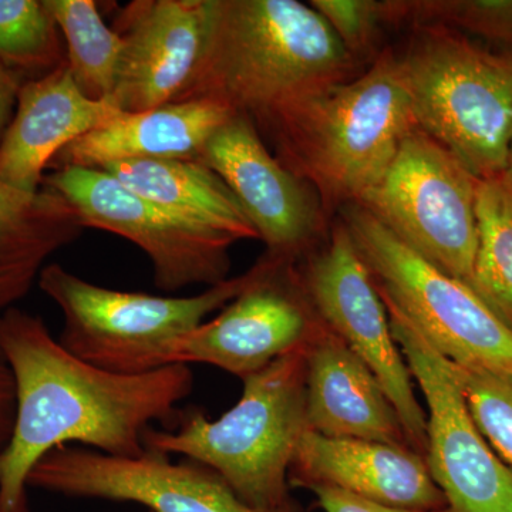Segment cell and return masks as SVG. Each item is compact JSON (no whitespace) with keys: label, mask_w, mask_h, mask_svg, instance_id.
Wrapping results in <instances>:
<instances>
[{"label":"cell","mask_w":512,"mask_h":512,"mask_svg":"<svg viewBox=\"0 0 512 512\" xmlns=\"http://www.w3.org/2000/svg\"><path fill=\"white\" fill-rule=\"evenodd\" d=\"M306 349L242 380L241 399L220 419L191 412L178 430H148L146 450L180 454L210 468L255 510L298 512L289 494V470L309 430Z\"/></svg>","instance_id":"277c9868"},{"label":"cell","mask_w":512,"mask_h":512,"mask_svg":"<svg viewBox=\"0 0 512 512\" xmlns=\"http://www.w3.org/2000/svg\"><path fill=\"white\" fill-rule=\"evenodd\" d=\"M64 45L67 66L90 100L109 101L116 87L124 42L106 25L94 0H46Z\"/></svg>","instance_id":"7402d4cb"},{"label":"cell","mask_w":512,"mask_h":512,"mask_svg":"<svg viewBox=\"0 0 512 512\" xmlns=\"http://www.w3.org/2000/svg\"><path fill=\"white\" fill-rule=\"evenodd\" d=\"M416 128L399 57L306 101L264 130L276 157L318 192L326 212L362 204Z\"/></svg>","instance_id":"3957f363"},{"label":"cell","mask_w":512,"mask_h":512,"mask_svg":"<svg viewBox=\"0 0 512 512\" xmlns=\"http://www.w3.org/2000/svg\"><path fill=\"white\" fill-rule=\"evenodd\" d=\"M84 227L62 195L26 192L0 181V313L22 301L47 259L72 244Z\"/></svg>","instance_id":"ffe728a7"},{"label":"cell","mask_w":512,"mask_h":512,"mask_svg":"<svg viewBox=\"0 0 512 512\" xmlns=\"http://www.w3.org/2000/svg\"><path fill=\"white\" fill-rule=\"evenodd\" d=\"M197 161L234 192L266 254L296 262L318 239L326 215L318 192L269 151L247 117L218 128Z\"/></svg>","instance_id":"5bb4252c"},{"label":"cell","mask_w":512,"mask_h":512,"mask_svg":"<svg viewBox=\"0 0 512 512\" xmlns=\"http://www.w3.org/2000/svg\"><path fill=\"white\" fill-rule=\"evenodd\" d=\"M343 224L375 279L384 305L457 366L512 375V329L464 282L404 245L362 205Z\"/></svg>","instance_id":"52a82bcc"},{"label":"cell","mask_w":512,"mask_h":512,"mask_svg":"<svg viewBox=\"0 0 512 512\" xmlns=\"http://www.w3.org/2000/svg\"><path fill=\"white\" fill-rule=\"evenodd\" d=\"M0 62L23 83L67 63L66 45L46 0H0Z\"/></svg>","instance_id":"cb8c5ba5"},{"label":"cell","mask_w":512,"mask_h":512,"mask_svg":"<svg viewBox=\"0 0 512 512\" xmlns=\"http://www.w3.org/2000/svg\"><path fill=\"white\" fill-rule=\"evenodd\" d=\"M214 0H136L119 10L123 39L110 103L138 113L174 103L200 63Z\"/></svg>","instance_id":"9a60e30c"},{"label":"cell","mask_w":512,"mask_h":512,"mask_svg":"<svg viewBox=\"0 0 512 512\" xmlns=\"http://www.w3.org/2000/svg\"><path fill=\"white\" fill-rule=\"evenodd\" d=\"M298 274L319 319L375 373L402 420L410 447L426 458L427 413L393 338L375 279L343 222L332 229L328 245L298 268Z\"/></svg>","instance_id":"8fae6325"},{"label":"cell","mask_w":512,"mask_h":512,"mask_svg":"<svg viewBox=\"0 0 512 512\" xmlns=\"http://www.w3.org/2000/svg\"><path fill=\"white\" fill-rule=\"evenodd\" d=\"M306 490H311L315 494L320 508L325 512H448L447 508L436 511H417L389 507V505L375 503L328 485H312Z\"/></svg>","instance_id":"83f0119b"},{"label":"cell","mask_w":512,"mask_h":512,"mask_svg":"<svg viewBox=\"0 0 512 512\" xmlns=\"http://www.w3.org/2000/svg\"><path fill=\"white\" fill-rule=\"evenodd\" d=\"M397 20L461 29L512 47V0H394Z\"/></svg>","instance_id":"d4e9b609"},{"label":"cell","mask_w":512,"mask_h":512,"mask_svg":"<svg viewBox=\"0 0 512 512\" xmlns=\"http://www.w3.org/2000/svg\"><path fill=\"white\" fill-rule=\"evenodd\" d=\"M16 414L15 379L0 348V427L13 430Z\"/></svg>","instance_id":"f546056e"},{"label":"cell","mask_w":512,"mask_h":512,"mask_svg":"<svg viewBox=\"0 0 512 512\" xmlns=\"http://www.w3.org/2000/svg\"><path fill=\"white\" fill-rule=\"evenodd\" d=\"M121 113L109 101L84 96L67 63L23 83L0 140V181L26 192L42 190L45 170L63 148Z\"/></svg>","instance_id":"e0dca14e"},{"label":"cell","mask_w":512,"mask_h":512,"mask_svg":"<svg viewBox=\"0 0 512 512\" xmlns=\"http://www.w3.org/2000/svg\"><path fill=\"white\" fill-rule=\"evenodd\" d=\"M0 348L16 390L15 423L0 454V512H30V473L56 448L143 456L147 431L170 420L194 390L190 366L130 376L89 365L53 338L45 320L18 306L0 313Z\"/></svg>","instance_id":"6da1fadb"},{"label":"cell","mask_w":512,"mask_h":512,"mask_svg":"<svg viewBox=\"0 0 512 512\" xmlns=\"http://www.w3.org/2000/svg\"><path fill=\"white\" fill-rule=\"evenodd\" d=\"M103 170L148 200L237 242L259 239L234 192L198 161H120Z\"/></svg>","instance_id":"44dd1931"},{"label":"cell","mask_w":512,"mask_h":512,"mask_svg":"<svg viewBox=\"0 0 512 512\" xmlns=\"http://www.w3.org/2000/svg\"><path fill=\"white\" fill-rule=\"evenodd\" d=\"M28 487L70 498L143 505L150 512H268L255 510L215 471L146 450L116 457L92 448L64 446L33 468Z\"/></svg>","instance_id":"4fadbf2b"},{"label":"cell","mask_w":512,"mask_h":512,"mask_svg":"<svg viewBox=\"0 0 512 512\" xmlns=\"http://www.w3.org/2000/svg\"><path fill=\"white\" fill-rule=\"evenodd\" d=\"M454 370L478 430L512 467V375L457 365Z\"/></svg>","instance_id":"484cf974"},{"label":"cell","mask_w":512,"mask_h":512,"mask_svg":"<svg viewBox=\"0 0 512 512\" xmlns=\"http://www.w3.org/2000/svg\"><path fill=\"white\" fill-rule=\"evenodd\" d=\"M22 80L0 62V140L5 134L13 114H15L16 103Z\"/></svg>","instance_id":"f1b7e54d"},{"label":"cell","mask_w":512,"mask_h":512,"mask_svg":"<svg viewBox=\"0 0 512 512\" xmlns=\"http://www.w3.org/2000/svg\"><path fill=\"white\" fill-rule=\"evenodd\" d=\"M399 59L416 127L478 180L507 171L512 143V55L453 29L421 26Z\"/></svg>","instance_id":"5b68a950"},{"label":"cell","mask_w":512,"mask_h":512,"mask_svg":"<svg viewBox=\"0 0 512 512\" xmlns=\"http://www.w3.org/2000/svg\"><path fill=\"white\" fill-rule=\"evenodd\" d=\"M305 382L309 430L412 448L375 373L326 326L306 349Z\"/></svg>","instance_id":"ac0fdd59"},{"label":"cell","mask_w":512,"mask_h":512,"mask_svg":"<svg viewBox=\"0 0 512 512\" xmlns=\"http://www.w3.org/2000/svg\"><path fill=\"white\" fill-rule=\"evenodd\" d=\"M476 215L470 288L512 329V185L505 175L478 181Z\"/></svg>","instance_id":"603a6c76"},{"label":"cell","mask_w":512,"mask_h":512,"mask_svg":"<svg viewBox=\"0 0 512 512\" xmlns=\"http://www.w3.org/2000/svg\"><path fill=\"white\" fill-rule=\"evenodd\" d=\"M386 309L393 338L426 400V463L448 512H512V467L478 430L453 363Z\"/></svg>","instance_id":"30bf717a"},{"label":"cell","mask_w":512,"mask_h":512,"mask_svg":"<svg viewBox=\"0 0 512 512\" xmlns=\"http://www.w3.org/2000/svg\"><path fill=\"white\" fill-rule=\"evenodd\" d=\"M296 262L265 254L255 276L215 318L205 320L168 352V366L210 365L244 380L279 357L308 348L322 330Z\"/></svg>","instance_id":"7c38bea8"},{"label":"cell","mask_w":512,"mask_h":512,"mask_svg":"<svg viewBox=\"0 0 512 512\" xmlns=\"http://www.w3.org/2000/svg\"><path fill=\"white\" fill-rule=\"evenodd\" d=\"M289 484L302 488L328 485L404 510L447 508L426 458L412 448L377 441L332 439L312 430L303 434L296 448Z\"/></svg>","instance_id":"2e32d148"},{"label":"cell","mask_w":512,"mask_h":512,"mask_svg":"<svg viewBox=\"0 0 512 512\" xmlns=\"http://www.w3.org/2000/svg\"><path fill=\"white\" fill-rule=\"evenodd\" d=\"M478 178L414 128L363 208L431 265L470 286L478 247Z\"/></svg>","instance_id":"ba28073f"},{"label":"cell","mask_w":512,"mask_h":512,"mask_svg":"<svg viewBox=\"0 0 512 512\" xmlns=\"http://www.w3.org/2000/svg\"><path fill=\"white\" fill-rule=\"evenodd\" d=\"M42 187L72 205L84 228L101 229L137 245L150 258L154 284L177 292L227 281L235 239L148 200L99 168H60Z\"/></svg>","instance_id":"9c48e42d"},{"label":"cell","mask_w":512,"mask_h":512,"mask_svg":"<svg viewBox=\"0 0 512 512\" xmlns=\"http://www.w3.org/2000/svg\"><path fill=\"white\" fill-rule=\"evenodd\" d=\"M309 5L325 19L350 56L372 55L387 23H397L393 0H311Z\"/></svg>","instance_id":"4316f807"},{"label":"cell","mask_w":512,"mask_h":512,"mask_svg":"<svg viewBox=\"0 0 512 512\" xmlns=\"http://www.w3.org/2000/svg\"><path fill=\"white\" fill-rule=\"evenodd\" d=\"M10 434H12V431L0 427V454H2L3 450L8 446Z\"/></svg>","instance_id":"4dcf8cb0"},{"label":"cell","mask_w":512,"mask_h":512,"mask_svg":"<svg viewBox=\"0 0 512 512\" xmlns=\"http://www.w3.org/2000/svg\"><path fill=\"white\" fill-rule=\"evenodd\" d=\"M505 177H507V180L510 181V184L512 185V143L510 147V156H508V164H507V171H505Z\"/></svg>","instance_id":"1f68e13d"},{"label":"cell","mask_w":512,"mask_h":512,"mask_svg":"<svg viewBox=\"0 0 512 512\" xmlns=\"http://www.w3.org/2000/svg\"><path fill=\"white\" fill-rule=\"evenodd\" d=\"M356 73V60L309 3L214 0L200 63L174 103L217 101L262 133Z\"/></svg>","instance_id":"7a4b0ae2"},{"label":"cell","mask_w":512,"mask_h":512,"mask_svg":"<svg viewBox=\"0 0 512 512\" xmlns=\"http://www.w3.org/2000/svg\"><path fill=\"white\" fill-rule=\"evenodd\" d=\"M235 114L211 100H188L119 114L63 148L50 167L99 168L131 160L197 161L212 134Z\"/></svg>","instance_id":"d6986e66"},{"label":"cell","mask_w":512,"mask_h":512,"mask_svg":"<svg viewBox=\"0 0 512 512\" xmlns=\"http://www.w3.org/2000/svg\"><path fill=\"white\" fill-rule=\"evenodd\" d=\"M255 265L237 278L185 298L116 291L94 285L59 264H47L37 285L63 316L60 345L83 362L116 375L167 367L175 340L244 291Z\"/></svg>","instance_id":"8992f818"}]
</instances>
